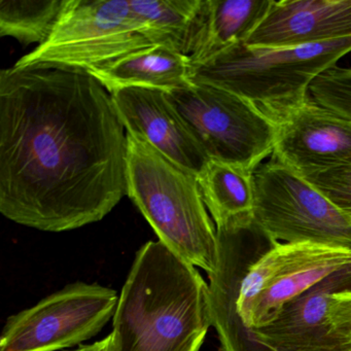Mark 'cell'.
Here are the masks:
<instances>
[{
	"mask_svg": "<svg viewBox=\"0 0 351 351\" xmlns=\"http://www.w3.org/2000/svg\"><path fill=\"white\" fill-rule=\"evenodd\" d=\"M119 295L102 285L77 282L8 318L0 351H56L89 340L114 317Z\"/></svg>",
	"mask_w": 351,
	"mask_h": 351,
	"instance_id": "obj_10",
	"label": "cell"
},
{
	"mask_svg": "<svg viewBox=\"0 0 351 351\" xmlns=\"http://www.w3.org/2000/svg\"><path fill=\"white\" fill-rule=\"evenodd\" d=\"M252 178V219L271 242L351 250V217L307 180L274 158Z\"/></svg>",
	"mask_w": 351,
	"mask_h": 351,
	"instance_id": "obj_7",
	"label": "cell"
},
{
	"mask_svg": "<svg viewBox=\"0 0 351 351\" xmlns=\"http://www.w3.org/2000/svg\"><path fill=\"white\" fill-rule=\"evenodd\" d=\"M110 94L126 132L141 137L180 167L200 173L208 159L166 92L126 87Z\"/></svg>",
	"mask_w": 351,
	"mask_h": 351,
	"instance_id": "obj_12",
	"label": "cell"
},
{
	"mask_svg": "<svg viewBox=\"0 0 351 351\" xmlns=\"http://www.w3.org/2000/svg\"><path fill=\"white\" fill-rule=\"evenodd\" d=\"M305 180L351 217V165L320 172Z\"/></svg>",
	"mask_w": 351,
	"mask_h": 351,
	"instance_id": "obj_19",
	"label": "cell"
},
{
	"mask_svg": "<svg viewBox=\"0 0 351 351\" xmlns=\"http://www.w3.org/2000/svg\"><path fill=\"white\" fill-rule=\"evenodd\" d=\"M65 0H1L0 36L24 46L44 44L64 7Z\"/></svg>",
	"mask_w": 351,
	"mask_h": 351,
	"instance_id": "obj_18",
	"label": "cell"
},
{
	"mask_svg": "<svg viewBox=\"0 0 351 351\" xmlns=\"http://www.w3.org/2000/svg\"><path fill=\"white\" fill-rule=\"evenodd\" d=\"M191 69L189 56L166 47L153 46L89 71L108 92L126 87L154 88L168 92L192 83Z\"/></svg>",
	"mask_w": 351,
	"mask_h": 351,
	"instance_id": "obj_14",
	"label": "cell"
},
{
	"mask_svg": "<svg viewBox=\"0 0 351 351\" xmlns=\"http://www.w3.org/2000/svg\"><path fill=\"white\" fill-rule=\"evenodd\" d=\"M112 318L114 351H199L213 326L208 285L161 241L147 242Z\"/></svg>",
	"mask_w": 351,
	"mask_h": 351,
	"instance_id": "obj_3",
	"label": "cell"
},
{
	"mask_svg": "<svg viewBox=\"0 0 351 351\" xmlns=\"http://www.w3.org/2000/svg\"><path fill=\"white\" fill-rule=\"evenodd\" d=\"M346 38H351V0H273L244 44L293 48Z\"/></svg>",
	"mask_w": 351,
	"mask_h": 351,
	"instance_id": "obj_13",
	"label": "cell"
},
{
	"mask_svg": "<svg viewBox=\"0 0 351 351\" xmlns=\"http://www.w3.org/2000/svg\"><path fill=\"white\" fill-rule=\"evenodd\" d=\"M149 47L153 45L129 0H65L48 40L14 65L50 63L95 71Z\"/></svg>",
	"mask_w": 351,
	"mask_h": 351,
	"instance_id": "obj_8",
	"label": "cell"
},
{
	"mask_svg": "<svg viewBox=\"0 0 351 351\" xmlns=\"http://www.w3.org/2000/svg\"><path fill=\"white\" fill-rule=\"evenodd\" d=\"M273 0H203L201 30L191 65L244 43L268 13Z\"/></svg>",
	"mask_w": 351,
	"mask_h": 351,
	"instance_id": "obj_15",
	"label": "cell"
},
{
	"mask_svg": "<svg viewBox=\"0 0 351 351\" xmlns=\"http://www.w3.org/2000/svg\"><path fill=\"white\" fill-rule=\"evenodd\" d=\"M127 196L164 245L211 275L217 269V227L203 200L198 174L127 132Z\"/></svg>",
	"mask_w": 351,
	"mask_h": 351,
	"instance_id": "obj_4",
	"label": "cell"
},
{
	"mask_svg": "<svg viewBox=\"0 0 351 351\" xmlns=\"http://www.w3.org/2000/svg\"><path fill=\"white\" fill-rule=\"evenodd\" d=\"M246 351H351V265L283 306L250 332Z\"/></svg>",
	"mask_w": 351,
	"mask_h": 351,
	"instance_id": "obj_9",
	"label": "cell"
},
{
	"mask_svg": "<svg viewBox=\"0 0 351 351\" xmlns=\"http://www.w3.org/2000/svg\"><path fill=\"white\" fill-rule=\"evenodd\" d=\"M350 52L351 38L293 48H256L238 43L191 65V81L248 100L276 124L307 102L312 82Z\"/></svg>",
	"mask_w": 351,
	"mask_h": 351,
	"instance_id": "obj_5",
	"label": "cell"
},
{
	"mask_svg": "<svg viewBox=\"0 0 351 351\" xmlns=\"http://www.w3.org/2000/svg\"><path fill=\"white\" fill-rule=\"evenodd\" d=\"M145 38L190 57L201 30L203 0H129Z\"/></svg>",
	"mask_w": 351,
	"mask_h": 351,
	"instance_id": "obj_17",
	"label": "cell"
},
{
	"mask_svg": "<svg viewBox=\"0 0 351 351\" xmlns=\"http://www.w3.org/2000/svg\"><path fill=\"white\" fill-rule=\"evenodd\" d=\"M73 351H114L112 335H108L106 338L93 343V344L83 345Z\"/></svg>",
	"mask_w": 351,
	"mask_h": 351,
	"instance_id": "obj_20",
	"label": "cell"
},
{
	"mask_svg": "<svg viewBox=\"0 0 351 351\" xmlns=\"http://www.w3.org/2000/svg\"><path fill=\"white\" fill-rule=\"evenodd\" d=\"M127 132L87 69L0 73V213L46 232L97 223L127 195Z\"/></svg>",
	"mask_w": 351,
	"mask_h": 351,
	"instance_id": "obj_1",
	"label": "cell"
},
{
	"mask_svg": "<svg viewBox=\"0 0 351 351\" xmlns=\"http://www.w3.org/2000/svg\"><path fill=\"white\" fill-rule=\"evenodd\" d=\"M219 258L209 276V305L221 351H246L250 332L332 273L351 265V250L271 242L252 223L219 228Z\"/></svg>",
	"mask_w": 351,
	"mask_h": 351,
	"instance_id": "obj_2",
	"label": "cell"
},
{
	"mask_svg": "<svg viewBox=\"0 0 351 351\" xmlns=\"http://www.w3.org/2000/svg\"><path fill=\"white\" fill-rule=\"evenodd\" d=\"M272 158L304 178L351 165V120L309 99L276 122Z\"/></svg>",
	"mask_w": 351,
	"mask_h": 351,
	"instance_id": "obj_11",
	"label": "cell"
},
{
	"mask_svg": "<svg viewBox=\"0 0 351 351\" xmlns=\"http://www.w3.org/2000/svg\"><path fill=\"white\" fill-rule=\"evenodd\" d=\"M254 172L208 160L198 174L203 200L215 227L252 223L254 207Z\"/></svg>",
	"mask_w": 351,
	"mask_h": 351,
	"instance_id": "obj_16",
	"label": "cell"
},
{
	"mask_svg": "<svg viewBox=\"0 0 351 351\" xmlns=\"http://www.w3.org/2000/svg\"><path fill=\"white\" fill-rule=\"evenodd\" d=\"M166 95L207 159L254 172L273 154L276 124L248 100L197 82Z\"/></svg>",
	"mask_w": 351,
	"mask_h": 351,
	"instance_id": "obj_6",
	"label": "cell"
}]
</instances>
